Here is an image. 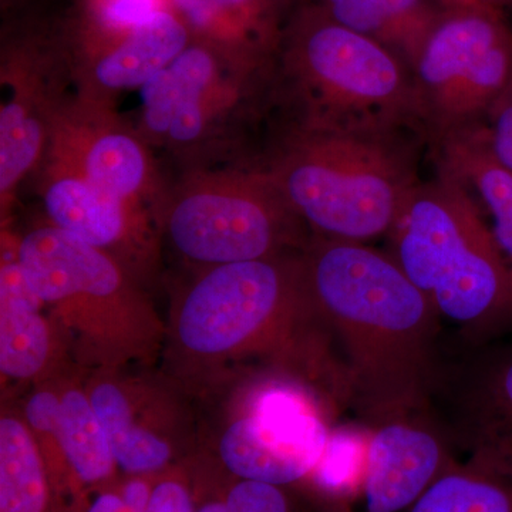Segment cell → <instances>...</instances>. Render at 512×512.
<instances>
[{
    "mask_svg": "<svg viewBox=\"0 0 512 512\" xmlns=\"http://www.w3.org/2000/svg\"><path fill=\"white\" fill-rule=\"evenodd\" d=\"M319 315L345 349L349 402L379 421L410 413L434 377L439 312L392 254L319 237L302 258Z\"/></svg>",
    "mask_w": 512,
    "mask_h": 512,
    "instance_id": "obj_1",
    "label": "cell"
},
{
    "mask_svg": "<svg viewBox=\"0 0 512 512\" xmlns=\"http://www.w3.org/2000/svg\"><path fill=\"white\" fill-rule=\"evenodd\" d=\"M409 127L292 123L265 170L319 237L366 242L392 231L420 183ZM420 134V133H419Z\"/></svg>",
    "mask_w": 512,
    "mask_h": 512,
    "instance_id": "obj_2",
    "label": "cell"
},
{
    "mask_svg": "<svg viewBox=\"0 0 512 512\" xmlns=\"http://www.w3.org/2000/svg\"><path fill=\"white\" fill-rule=\"evenodd\" d=\"M389 237L390 254L440 316L474 330L512 320V264L456 178L439 171L420 181Z\"/></svg>",
    "mask_w": 512,
    "mask_h": 512,
    "instance_id": "obj_3",
    "label": "cell"
},
{
    "mask_svg": "<svg viewBox=\"0 0 512 512\" xmlns=\"http://www.w3.org/2000/svg\"><path fill=\"white\" fill-rule=\"evenodd\" d=\"M276 55L298 106L293 123L419 131L407 63L376 40L330 19L315 3L293 13Z\"/></svg>",
    "mask_w": 512,
    "mask_h": 512,
    "instance_id": "obj_4",
    "label": "cell"
},
{
    "mask_svg": "<svg viewBox=\"0 0 512 512\" xmlns=\"http://www.w3.org/2000/svg\"><path fill=\"white\" fill-rule=\"evenodd\" d=\"M409 69L417 128L433 150L485 127L512 89V32L501 9L485 0L447 5Z\"/></svg>",
    "mask_w": 512,
    "mask_h": 512,
    "instance_id": "obj_5",
    "label": "cell"
},
{
    "mask_svg": "<svg viewBox=\"0 0 512 512\" xmlns=\"http://www.w3.org/2000/svg\"><path fill=\"white\" fill-rule=\"evenodd\" d=\"M164 214L174 248L210 266L275 258L302 222L265 168L190 174Z\"/></svg>",
    "mask_w": 512,
    "mask_h": 512,
    "instance_id": "obj_6",
    "label": "cell"
},
{
    "mask_svg": "<svg viewBox=\"0 0 512 512\" xmlns=\"http://www.w3.org/2000/svg\"><path fill=\"white\" fill-rule=\"evenodd\" d=\"M315 305L301 259L212 266L185 296L178 336L200 355L231 352L271 332L282 318Z\"/></svg>",
    "mask_w": 512,
    "mask_h": 512,
    "instance_id": "obj_7",
    "label": "cell"
},
{
    "mask_svg": "<svg viewBox=\"0 0 512 512\" xmlns=\"http://www.w3.org/2000/svg\"><path fill=\"white\" fill-rule=\"evenodd\" d=\"M330 434L305 393L285 384L269 386L225 431L220 456L234 477L291 488L312 476Z\"/></svg>",
    "mask_w": 512,
    "mask_h": 512,
    "instance_id": "obj_8",
    "label": "cell"
},
{
    "mask_svg": "<svg viewBox=\"0 0 512 512\" xmlns=\"http://www.w3.org/2000/svg\"><path fill=\"white\" fill-rule=\"evenodd\" d=\"M46 151L47 160L72 168L137 207L144 208L160 194L143 137L124 127L103 101L83 97L72 106H60Z\"/></svg>",
    "mask_w": 512,
    "mask_h": 512,
    "instance_id": "obj_9",
    "label": "cell"
},
{
    "mask_svg": "<svg viewBox=\"0 0 512 512\" xmlns=\"http://www.w3.org/2000/svg\"><path fill=\"white\" fill-rule=\"evenodd\" d=\"M454 463L440 433L410 413L376 421L353 512H406Z\"/></svg>",
    "mask_w": 512,
    "mask_h": 512,
    "instance_id": "obj_10",
    "label": "cell"
},
{
    "mask_svg": "<svg viewBox=\"0 0 512 512\" xmlns=\"http://www.w3.org/2000/svg\"><path fill=\"white\" fill-rule=\"evenodd\" d=\"M16 259L33 291L45 303H109L127 291L119 262L76 235L47 225L20 242Z\"/></svg>",
    "mask_w": 512,
    "mask_h": 512,
    "instance_id": "obj_11",
    "label": "cell"
},
{
    "mask_svg": "<svg viewBox=\"0 0 512 512\" xmlns=\"http://www.w3.org/2000/svg\"><path fill=\"white\" fill-rule=\"evenodd\" d=\"M191 39L184 20L168 8L124 35L87 40L90 92L84 97L97 100L101 94L104 101L107 94L143 86L154 74L167 69Z\"/></svg>",
    "mask_w": 512,
    "mask_h": 512,
    "instance_id": "obj_12",
    "label": "cell"
},
{
    "mask_svg": "<svg viewBox=\"0 0 512 512\" xmlns=\"http://www.w3.org/2000/svg\"><path fill=\"white\" fill-rule=\"evenodd\" d=\"M42 194L52 225L103 251L121 247L143 231L144 208L101 190L56 161L47 160Z\"/></svg>",
    "mask_w": 512,
    "mask_h": 512,
    "instance_id": "obj_13",
    "label": "cell"
},
{
    "mask_svg": "<svg viewBox=\"0 0 512 512\" xmlns=\"http://www.w3.org/2000/svg\"><path fill=\"white\" fill-rule=\"evenodd\" d=\"M2 83L8 96L0 109V194L8 198L49 146L57 104L26 60L9 63Z\"/></svg>",
    "mask_w": 512,
    "mask_h": 512,
    "instance_id": "obj_14",
    "label": "cell"
},
{
    "mask_svg": "<svg viewBox=\"0 0 512 512\" xmlns=\"http://www.w3.org/2000/svg\"><path fill=\"white\" fill-rule=\"evenodd\" d=\"M471 454L512 471V349L483 360L460 394Z\"/></svg>",
    "mask_w": 512,
    "mask_h": 512,
    "instance_id": "obj_15",
    "label": "cell"
},
{
    "mask_svg": "<svg viewBox=\"0 0 512 512\" xmlns=\"http://www.w3.org/2000/svg\"><path fill=\"white\" fill-rule=\"evenodd\" d=\"M42 299L26 279L18 259L5 262L0 272V369L12 379H30L46 365L49 329Z\"/></svg>",
    "mask_w": 512,
    "mask_h": 512,
    "instance_id": "obj_16",
    "label": "cell"
},
{
    "mask_svg": "<svg viewBox=\"0 0 512 512\" xmlns=\"http://www.w3.org/2000/svg\"><path fill=\"white\" fill-rule=\"evenodd\" d=\"M440 171L473 188L493 218L491 229L512 264V171L495 158L485 127L434 148Z\"/></svg>",
    "mask_w": 512,
    "mask_h": 512,
    "instance_id": "obj_17",
    "label": "cell"
},
{
    "mask_svg": "<svg viewBox=\"0 0 512 512\" xmlns=\"http://www.w3.org/2000/svg\"><path fill=\"white\" fill-rule=\"evenodd\" d=\"M330 19L410 59L434 20L446 8L444 0H316Z\"/></svg>",
    "mask_w": 512,
    "mask_h": 512,
    "instance_id": "obj_18",
    "label": "cell"
},
{
    "mask_svg": "<svg viewBox=\"0 0 512 512\" xmlns=\"http://www.w3.org/2000/svg\"><path fill=\"white\" fill-rule=\"evenodd\" d=\"M406 512H512V471L471 454L444 471Z\"/></svg>",
    "mask_w": 512,
    "mask_h": 512,
    "instance_id": "obj_19",
    "label": "cell"
},
{
    "mask_svg": "<svg viewBox=\"0 0 512 512\" xmlns=\"http://www.w3.org/2000/svg\"><path fill=\"white\" fill-rule=\"evenodd\" d=\"M90 403L106 431L111 453L121 470L131 476H147L170 463V446L134 423L127 397L116 384H97L90 394Z\"/></svg>",
    "mask_w": 512,
    "mask_h": 512,
    "instance_id": "obj_20",
    "label": "cell"
},
{
    "mask_svg": "<svg viewBox=\"0 0 512 512\" xmlns=\"http://www.w3.org/2000/svg\"><path fill=\"white\" fill-rule=\"evenodd\" d=\"M56 439L76 483L100 485L111 481L117 464L109 439L90 399L79 390H69L62 397V416Z\"/></svg>",
    "mask_w": 512,
    "mask_h": 512,
    "instance_id": "obj_21",
    "label": "cell"
},
{
    "mask_svg": "<svg viewBox=\"0 0 512 512\" xmlns=\"http://www.w3.org/2000/svg\"><path fill=\"white\" fill-rule=\"evenodd\" d=\"M168 8L170 0H89L87 40L124 35Z\"/></svg>",
    "mask_w": 512,
    "mask_h": 512,
    "instance_id": "obj_22",
    "label": "cell"
},
{
    "mask_svg": "<svg viewBox=\"0 0 512 512\" xmlns=\"http://www.w3.org/2000/svg\"><path fill=\"white\" fill-rule=\"evenodd\" d=\"M141 96L144 137L154 143H165L178 106L177 92L168 67L141 86Z\"/></svg>",
    "mask_w": 512,
    "mask_h": 512,
    "instance_id": "obj_23",
    "label": "cell"
},
{
    "mask_svg": "<svg viewBox=\"0 0 512 512\" xmlns=\"http://www.w3.org/2000/svg\"><path fill=\"white\" fill-rule=\"evenodd\" d=\"M288 487L241 480L229 485L224 501L228 512H316L299 507Z\"/></svg>",
    "mask_w": 512,
    "mask_h": 512,
    "instance_id": "obj_24",
    "label": "cell"
},
{
    "mask_svg": "<svg viewBox=\"0 0 512 512\" xmlns=\"http://www.w3.org/2000/svg\"><path fill=\"white\" fill-rule=\"evenodd\" d=\"M222 5L232 13L248 23L251 28L259 33L281 43L282 28L281 10L282 6L276 0H220Z\"/></svg>",
    "mask_w": 512,
    "mask_h": 512,
    "instance_id": "obj_25",
    "label": "cell"
},
{
    "mask_svg": "<svg viewBox=\"0 0 512 512\" xmlns=\"http://www.w3.org/2000/svg\"><path fill=\"white\" fill-rule=\"evenodd\" d=\"M485 133L495 158L512 171V89L491 111Z\"/></svg>",
    "mask_w": 512,
    "mask_h": 512,
    "instance_id": "obj_26",
    "label": "cell"
},
{
    "mask_svg": "<svg viewBox=\"0 0 512 512\" xmlns=\"http://www.w3.org/2000/svg\"><path fill=\"white\" fill-rule=\"evenodd\" d=\"M197 507L183 478L168 476L151 485L150 498L144 512H195Z\"/></svg>",
    "mask_w": 512,
    "mask_h": 512,
    "instance_id": "obj_27",
    "label": "cell"
},
{
    "mask_svg": "<svg viewBox=\"0 0 512 512\" xmlns=\"http://www.w3.org/2000/svg\"><path fill=\"white\" fill-rule=\"evenodd\" d=\"M60 416H62V399H57L56 394L39 392L30 397L26 406V419L36 431L57 437Z\"/></svg>",
    "mask_w": 512,
    "mask_h": 512,
    "instance_id": "obj_28",
    "label": "cell"
},
{
    "mask_svg": "<svg viewBox=\"0 0 512 512\" xmlns=\"http://www.w3.org/2000/svg\"><path fill=\"white\" fill-rule=\"evenodd\" d=\"M195 512H228V508L227 505H225L224 498H221V500L214 498V500H208L202 503Z\"/></svg>",
    "mask_w": 512,
    "mask_h": 512,
    "instance_id": "obj_29",
    "label": "cell"
},
{
    "mask_svg": "<svg viewBox=\"0 0 512 512\" xmlns=\"http://www.w3.org/2000/svg\"><path fill=\"white\" fill-rule=\"evenodd\" d=\"M485 2L491 3V5L497 6V8H512V0H485Z\"/></svg>",
    "mask_w": 512,
    "mask_h": 512,
    "instance_id": "obj_30",
    "label": "cell"
},
{
    "mask_svg": "<svg viewBox=\"0 0 512 512\" xmlns=\"http://www.w3.org/2000/svg\"><path fill=\"white\" fill-rule=\"evenodd\" d=\"M447 5H453V3H471V2H480V0H444Z\"/></svg>",
    "mask_w": 512,
    "mask_h": 512,
    "instance_id": "obj_31",
    "label": "cell"
},
{
    "mask_svg": "<svg viewBox=\"0 0 512 512\" xmlns=\"http://www.w3.org/2000/svg\"><path fill=\"white\" fill-rule=\"evenodd\" d=\"M276 2L284 8V6H291L292 3L298 2V0H276Z\"/></svg>",
    "mask_w": 512,
    "mask_h": 512,
    "instance_id": "obj_32",
    "label": "cell"
}]
</instances>
